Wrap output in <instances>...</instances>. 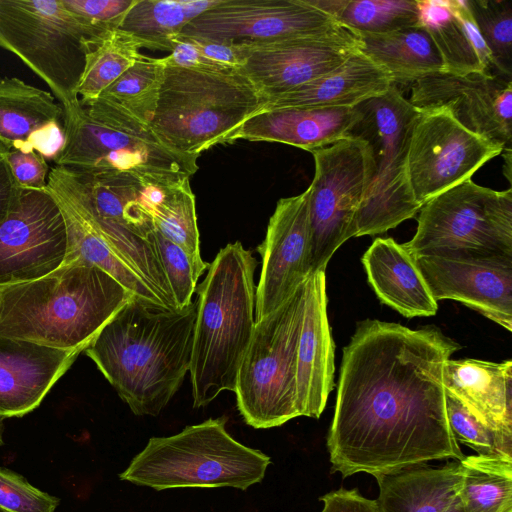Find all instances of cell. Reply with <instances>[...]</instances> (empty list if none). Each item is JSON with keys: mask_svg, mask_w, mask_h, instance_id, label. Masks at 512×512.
Segmentation results:
<instances>
[{"mask_svg": "<svg viewBox=\"0 0 512 512\" xmlns=\"http://www.w3.org/2000/svg\"><path fill=\"white\" fill-rule=\"evenodd\" d=\"M257 250L262 269L256 286L255 322L283 305L311 274L308 188L278 200Z\"/></svg>", "mask_w": 512, "mask_h": 512, "instance_id": "obj_18", "label": "cell"}, {"mask_svg": "<svg viewBox=\"0 0 512 512\" xmlns=\"http://www.w3.org/2000/svg\"><path fill=\"white\" fill-rule=\"evenodd\" d=\"M389 73L358 51L336 70L270 98L263 111L282 108L354 107L385 94Z\"/></svg>", "mask_w": 512, "mask_h": 512, "instance_id": "obj_26", "label": "cell"}, {"mask_svg": "<svg viewBox=\"0 0 512 512\" xmlns=\"http://www.w3.org/2000/svg\"><path fill=\"white\" fill-rule=\"evenodd\" d=\"M332 17L351 31L365 34L420 25L418 0H337Z\"/></svg>", "mask_w": 512, "mask_h": 512, "instance_id": "obj_36", "label": "cell"}, {"mask_svg": "<svg viewBox=\"0 0 512 512\" xmlns=\"http://www.w3.org/2000/svg\"><path fill=\"white\" fill-rule=\"evenodd\" d=\"M417 229L403 247L413 257H512V189L496 191L472 178L419 210Z\"/></svg>", "mask_w": 512, "mask_h": 512, "instance_id": "obj_10", "label": "cell"}, {"mask_svg": "<svg viewBox=\"0 0 512 512\" xmlns=\"http://www.w3.org/2000/svg\"><path fill=\"white\" fill-rule=\"evenodd\" d=\"M3 430H4V425H3V419L0 418V447L3 445Z\"/></svg>", "mask_w": 512, "mask_h": 512, "instance_id": "obj_46", "label": "cell"}, {"mask_svg": "<svg viewBox=\"0 0 512 512\" xmlns=\"http://www.w3.org/2000/svg\"><path fill=\"white\" fill-rule=\"evenodd\" d=\"M420 25L435 43L444 73L465 76L492 73V58L467 0H418Z\"/></svg>", "mask_w": 512, "mask_h": 512, "instance_id": "obj_28", "label": "cell"}, {"mask_svg": "<svg viewBox=\"0 0 512 512\" xmlns=\"http://www.w3.org/2000/svg\"><path fill=\"white\" fill-rule=\"evenodd\" d=\"M46 190L57 203L65 223L67 250L63 263L79 260L95 265L132 294L163 306L97 232L90 218L86 190L70 170L57 165L50 168Z\"/></svg>", "mask_w": 512, "mask_h": 512, "instance_id": "obj_20", "label": "cell"}, {"mask_svg": "<svg viewBox=\"0 0 512 512\" xmlns=\"http://www.w3.org/2000/svg\"><path fill=\"white\" fill-rule=\"evenodd\" d=\"M162 58L144 55L107 87L96 101L149 124L164 75Z\"/></svg>", "mask_w": 512, "mask_h": 512, "instance_id": "obj_35", "label": "cell"}, {"mask_svg": "<svg viewBox=\"0 0 512 512\" xmlns=\"http://www.w3.org/2000/svg\"><path fill=\"white\" fill-rule=\"evenodd\" d=\"M239 43L241 70L267 101L336 70L360 48L357 34L342 25L320 34Z\"/></svg>", "mask_w": 512, "mask_h": 512, "instance_id": "obj_14", "label": "cell"}, {"mask_svg": "<svg viewBox=\"0 0 512 512\" xmlns=\"http://www.w3.org/2000/svg\"><path fill=\"white\" fill-rule=\"evenodd\" d=\"M228 418H209L168 437H152L119 478L157 491L171 488L232 487L260 483L271 463L226 430Z\"/></svg>", "mask_w": 512, "mask_h": 512, "instance_id": "obj_7", "label": "cell"}, {"mask_svg": "<svg viewBox=\"0 0 512 512\" xmlns=\"http://www.w3.org/2000/svg\"><path fill=\"white\" fill-rule=\"evenodd\" d=\"M340 26L306 0H220L180 33L220 42H257L320 34Z\"/></svg>", "mask_w": 512, "mask_h": 512, "instance_id": "obj_16", "label": "cell"}, {"mask_svg": "<svg viewBox=\"0 0 512 512\" xmlns=\"http://www.w3.org/2000/svg\"><path fill=\"white\" fill-rule=\"evenodd\" d=\"M65 145L55 165L75 173L128 176L144 187H166L197 170V155L162 143L149 124L96 100L64 115Z\"/></svg>", "mask_w": 512, "mask_h": 512, "instance_id": "obj_6", "label": "cell"}, {"mask_svg": "<svg viewBox=\"0 0 512 512\" xmlns=\"http://www.w3.org/2000/svg\"><path fill=\"white\" fill-rule=\"evenodd\" d=\"M220 0H137L119 29L134 36L143 47L170 51V40Z\"/></svg>", "mask_w": 512, "mask_h": 512, "instance_id": "obj_31", "label": "cell"}, {"mask_svg": "<svg viewBox=\"0 0 512 512\" xmlns=\"http://www.w3.org/2000/svg\"><path fill=\"white\" fill-rule=\"evenodd\" d=\"M197 302L171 309L133 295L84 350L137 416H157L190 370Z\"/></svg>", "mask_w": 512, "mask_h": 512, "instance_id": "obj_2", "label": "cell"}, {"mask_svg": "<svg viewBox=\"0 0 512 512\" xmlns=\"http://www.w3.org/2000/svg\"><path fill=\"white\" fill-rule=\"evenodd\" d=\"M334 341L327 316L325 271L305 280V303L297 347L296 389L299 416L318 419L334 388Z\"/></svg>", "mask_w": 512, "mask_h": 512, "instance_id": "obj_21", "label": "cell"}, {"mask_svg": "<svg viewBox=\"0 0 512 512\" xmlns=\"http://www.w3.org/2000/svg\"><path fill=\"white\" fill-rule=\"evenodd\" d=\"M409 102L419 111L445 108L470 132L511 149V80L488 72L430 75L413 83Z\"/></svg>", "mask_w": 512, "mask_h": 512, "instance_id": "obj_17", "label": "cell"}, {"mask_svg": "<svg viewBox=\"0 0 512 512\" xmlns=\"http://www.w3.org/2000/svg\"><path fill=\"white\" fill-rule=\"evenodd\" d=\"M367 279L379 300L407 318L438 310L415 259L392 238H376L362 256Z\"/></svg>", "mask_w": 512, "mask_h": 512, "instance_id": "obj_27", "label": "cell"}, {"mask_svg": "<svg viewBox=\"0 0 512 512\" xmlns=\"http://www.w3.org/2000/svg\"><path fill=\"white\" fill-rule=\"evenodd\" d=\"M467 5L496 75L512 81V1L467 0Z\"/></svg>", "mask_w": 512, "mask_h": 512, "instance_id": "obj_37", "label": "cell"}, {"mask_svg": "<svg viewBox=\"0 0 512 512\" xmlns=\"http://www.w3.org/2000/svg\"><path fill=\"white\" fill-rule=\"evenodd\" d=\"M433 298L455 300L512 331V257H416Z\"/></svg>", "mask_w": 512, "mask_h": 512, "instance_id": "obj_19", "label": "cell"}, {"mask_svg": "<svg viewBox=\"0 0 512 512\" xmlns=\"http://www.w3.org/2000/svg\"><path fill=\"white\" fill-rule=\"evenodd\" d=\"M354 107L359 117L346 137L363 139L372 158L370 183L356 218L355 237H360L395 228L421 208L408 177L409 139L420 111L395 84Z\"/></svg>", "mask_w": 512, "mask_h": 512, "instance_id": "obj_9", "label": "cell"}, {"mask_svg": "<svg viewBox=\"0 0 512 512\" xmlns=\"http://www.w3.org/2000/svg\"><path fill=\"white\" fill-rule=\"evenodd\" d=\"M379 487L375 499L380 512H447L458 498L459 461L441 466H411L374 476Z\"/></svg>", "mask_w": 512, "mask_h": 512, "instance_id": "obj_29", "label": "cell"}, {"mask_svg": "<svg viewBox=\"0 0 512 512\" xmlns=\"http://www.w3.org/2000/svg\"><path fill=\"white\" fill-rule=\"evenodd\" d=\"M133 295L95 265L63 263L0 289V337L83 352Z\"/></svg>", "mask_w": 512, "mask_h": 512, "instance_id": "obj_3", "label": "cell"}, {"mask_svg": "<svg viewBox=\"0 0 512 512\" xmlns=\"http://www.w3.org/2000/svg\"><path fill=\"white\" fill-rule=\"evenodd\" d=\"M320 512H380L373 499L366 498L357 489L340 488L320 498Z\"/></svg>", "mask_w": 512, "mask_h": 512, "instance_id": "obj_43", "label": "cell"}, {"mask_svg": "<svg viewBox=\"0 0 512 512\" xmlns=\"http://www.w3.org/2000/svg\"><path fill=\"white\" fill-rule=\"evenodd\" d=\"M80 353L0 337V418L36 409Z\"/></svg>", "mask_w": 512, "mask_h": 512, "instance_id": "obj_23", "label": "cell"}, {"mask_svg": "<svg viewBox=\"0 0 512 512\" xmlns=\"http://www.w3.org/2000/svg\"><path fill=\"white\" fill-rule=\"evenodd\" d=\"M60 500L0 467V512H55Z\"/></svg>", "mask_w": 512, "mask_h": 512, "instance_id": "obj_40", "label": "cell"}, {"mask_svg": "<svg viewBox=\"0 0 512 512\" xmlns=\"http://www.w3.org/2000/svg\"><path fill=\"white\" fill-rule=\"evenodd\" d=\"M503 150L464 128L445 108L420 111L408 146V177L415 201L422 207L471 179Z\"/></svg>", "mask_w": 512, "mask_h": 512, "instance_id": "obj_13", "label": "cell"}, {"mask_svg": "<svg viewBox=\"0 0 512 512\" xmlns=\"http://www.w3.org/2000/svg\"><path fill=\"white\" fill-rule=\"evenodd\" d=\"M356 34L359 51L386 70L395 85L444 73L441 55L422 25L387 34Z\"/></svg>", "mask_w": 512, "mask_h": 512, "instance_id": "obj_30", "label": "cell"}, {"mask_svg": "<svg viewBox=\"0 0 512 512\" xmlns=\"http://www.w3.org/2000/svg\"><path fill=\"white\" fill-rule=\"evenodd\" d=\"M152 239L176 308H184L192 302L197 281L209 265L197 264L180 246L155 229Z\"/></svg>", "mask_w": 512, "mask_h": 512, "instance_id": "obj_39", "label": "cell"}, {"mask_svg": "<svg viewBox=\"0 0 512 512\" xmlns=\"http://www.w3.org/2000/svg\"><path fill=\"white\" fill-rule=\"evenodd\" d=\"M304 303L305 282L283 305L255 322L234 390L243 420L255 429L299 417L296 359Z\"/></svg>", "mask_w": 512, "mask_h": 512, "instance_id": "obj_11", "label": "cell"}, {"mask_svg": "<svg viewBox=\"0 0 512 512\" xmlns=\"http://www.w3.org/2000/svg\"><path fill=\"white\" fill-rule=\"evenodd\" d=\"M64 5L95 27L110 31L119 28L137 0H62Z\"/></svg>", "mask_w": 512, "mask_h": 512, "instance_id": "obj_41", "label": "cell"}, {"mask_svg": "<svg viewBox=\"0 0 512 512\" xmlns=\"http://www.w3.org/2000/svg\"><path fill=\"white\" fill-rule=\"evenodd\" d=\"M257 261L240 241L219 250L198 294L190 379L194 408L221 392H234L238 370L255 328Z\"/></svg>", "mask_w": 512, "mask_h": 512, "instance_id": "obj_4", "label": "cell"}, {"mask_svg": "<svg viewBox=\"0 0 512 512\" xmlns=\"http://www.w3.org/2000/svg\"><path fill=\"white\" fill-rule=\"evenodd\" d=\"M142 47L134 36L119 28L106 32L86 53L84 71L77 88L80 103L96 100L144 56L140 53Z\"/></svg>", "mask_w": 512, "mask_h": 512, "instance_id": "obj_34", "label": "cell"}, {"mask_svg": "<svg viewBox=\"0 0 512 512\" xmlns=\"http://www.w3.org/2000/svg\"><path fill=\"white\" fill-rule=\"evenodd\" d=\"M67 250L61 211L47 190H23L0 222V289L61 266Z\"/></svg>", "mask_w": 512, "mask_h": 512, "instance_id": "obj_15", "label": "cell"}, {"mask_svg": "<svg viewBox=\"0 0 512 512\" xmlns=\"http://www.w3.org/2000/svg\"><path fill=\"white\" fill-rule=\"evenodd\" d=\"M359 112L355 107L282 108L260 112L230 137L236 140L278 142L313 151L346 137Z\"/></svg>", "mask_w": 512, "mask_h": 512, "instance_id": "obj_24", "label": "cell"}, {"mask_svg": "<svg viewBox=\"0 0 512 512\" xmlns=\"http://www.w3.org/2000/svg\"><path fill=\"white\" fill-rule=\"evenodd\" d=\"M446 411L450 429L458 444H464L480 455H503L512 458V439L485 426L448 392Z\"/></svg>", "mask_w": 512, "mask_h": 512, "instance_id": "obj_38", "label": "cell"}, {"mask_svg": "<svg viewBox=\"0 0 512 512\" xmlns=\"http://www.w3.org/2000/svg\"><path fill=\"white\" fill-rule=\"evenodd\" d=\"M9 151L10 149L0 141V222L14 208L22 191L16 184L7 160Z\"/></svg>", "mask_w": 512, "mask_h": 512, "instance_id": "obj_44", "label": "cell"}, {"mask_svg": "<svg viewBox=\"0 0 512 512\" xmlns=\"http://www.w3.org/2000/svg\"><path fill=\"white\" fill-rule=\"evenodd\" d=\"M266 103L267 99L241 69L207 70L165 64L149 126L169 148L199 156L212 146L229 143L232 134L262 112Z\"/></svg>", "mask_w": 512, "mask_h": 512, "instance_id": "obj_5", "label": "cell"}, {"mask_svg": "<svg viewBox=\"0 0 512 512\" xmlns=\"http://www.w3.org/2000/svg\"><path fill=\"white\" fill-rule=\"evenodd\" d=\"M106 32L69 10L62 0H0V48L13 53L48 85L64 115L79 109L77 88L86 53Z\"/></svg>", "mask_w": 512, "mask_h": 512, "instance_id": "obj_8", "label": "cell"}, {"mask_svg": "<svg viewBox=\"0 0 512 512\" xmlns=\"http://www.w3.org/2000/svg\"><path fill=\"white\" fill-rule=\"evenodd\" d=\"M460 348L435 326L365 319L343 348L327 436L331 469L373 477L463 459L449 426L443 369Z\"/></svg>", "mask_w": 512, "mask_h": 512, "instance_id": "obj_1", "label": "cell"}, {"mask_svg": "<svg viewBox=\"0 0 512 512\" xmlns=\"http://www.w3.org/2000/svg\"><path fill=\"white\" fill-rule=\"evenodd\" d=\"M463 512H512V458L469 455L459 461Z\"/></svg>", "mask_w": 512, "mask_h": 512, "instance_id": "obj_32", "label": "cell"}, {"mask_svg": "<svg viewBox=\"0 0 512 512\" xmlns=\"http://www.w3.org/2000/svg\"><path fill=\"white\" fill-rule=\"evenodd\" d=\"M314 178L309 189L311 274L325 271L336 250L355 237L356 218L366 195L372 158L368 144L346 137L311 151Z\"/></svg>", "mask_w": 512, "mask_h": 512, "instance_id": "obj_12", "label": "cell"}, {"mask_svg": "<svg viewBox=\"0 0 512 512\" xmlns=\"http://www.w3.org/2000/svg\"><path fill=\"white\" fill-rule=\"evenodd\" d=\"M445 391L481 423L512 439V361L449 359L443 369Z\"/></svg>", "mask_w": 512, "mask_h": 512, "instance_id": "obj_25", "label": "cell"}, {"mask_svg": "<svg viewBox=\"0 0 512 512\" xmlns=\"http://www.w3.org/2000/svg\"><path fill=\"white\" fill-rule=\"evenodd\" d=\"M447 512H463L459 497L455 500V502L451 505Z\"/></svg>", "mask_w": 512, "mask_h": 512, "instance_id": "obj_45", "label": "cell"}, {"mask_svg": "<svg viewBox=\"0 0 512 512\" xmlns=\"http://www.w3.org/2000/svg\"><path fill=\"white\" fill-rule=\"evenodd\" d=\"M16 184L23 190H46L50 167L35 151L10 149L7 155Z\"/></svg>", "mask_w": 512, "mask_h": 512, "instance_id": "obj_42", "label": "cell"}, {"mask_svg": "<svg viewBox=\"0 0 512 512\" xmlns=\"http://www.w3.org/2000/svg\"><path fill=\"white\" fill-rule=\"evenodd\" d=\"M145 204L155 230L180 246L197 264L209 265L200 254L195 195L190 178L166 187H147Z\"/></svg>", "mask_w": 512, "mask_h": 512, "instance_id": "obj_33", "label": "cell"}, {"mask_svg": "<svg viewBox=\"0 0 512 512\" xmlns=\"http://www.w3.org/2000/svg\"><path fill=\"white\" fill-rule=\"evenodd\" d=\"M64 110L54 96L16 77L0 78V141L55 161L65 145Z\"/></svg>", "mask_w": 512, "mask_h": 512, "instance_id": "obj_22", "label": "cell"}]
</instances>
